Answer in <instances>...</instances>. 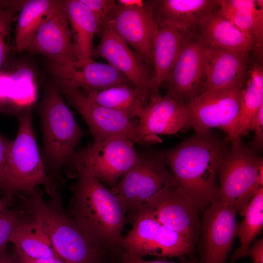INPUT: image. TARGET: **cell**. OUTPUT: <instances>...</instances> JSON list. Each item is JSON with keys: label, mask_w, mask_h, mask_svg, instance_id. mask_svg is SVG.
Returning a JSON list of instances; mask_svg holds the SVG:
<instances>
[{"label": "cell", "mask_w": 263, "mask_h": 263, "mask_svg": "<svg viewBox=\"0 0 263 263\" xmlns=\"http://www.w3.org/2000/svg\"><path fill=\"white\" fill-rule=\"evenodd\" d=\"M230 144L227 137L223 138L208 130L195 132L176 147L164 151L176 186L200 211L219 201L218 171Z\"/></svg>", "instance_id": "cell-1"}, {"label": "cell", "mask_w": 263, "mask_h": 263, "mask_svg": "<svg viewBox=\"0 0 263 263\" xmlns=\"http://www.w3.org/2000/svg\"><path fill=\"white\" fill-rule=\"evenodd\" d=\"M76 176L69 215L102 251L118 249L126 214L120 199L96 178L84 174Z\"/></svg>", "instance_id": "cell-2"}, {"label": "cell", "mask_w": 263, "mask_h": 263, "mask_svg": "<svg viewBox=\"0 0 263 263\" xmlns=\"http://www.w3.org/2000/svg\"><path fill=\"white\" fill-rule=\"evenodd\" d=\"M37 189L26 194L25 209L42 227L57 255L66 263H98L103 251L65 212L60 193L57 192L47 202Z\"/></svg>", "instance_id": "cell-3"}, {"label": "cell", "mask_w": 263, "mask_h": 263, "mask_svg": "<svg viewBox=\"0 0 263 263\" xmlns=\"http://www.w3.org/2000/svg\"><path fill=\"white\" fill-rule=\"evenodd\" d=\"M39 185L45 187L50 197L57 192L39 153L31 114L26 112L19 116L18 133L11 141L0 177V189L10 197L18 192L32 193Z\"/></svg>", "instance_id": "cell-4"}, {"label": "cell", "mask_w": 263, "mask_h": 263, "mask_svg": "<svg viewBox=\"0 0 263 263\" xmlns=\"http://www.w3.org/2000/svg\"><path fill=\"white\" fill-rule=\"evenodd\" d=\"M59 92L57 87L49 88L40 110L43 139L41 157L48 174L54 181L59 179L62 168L85 134Z\"/></svg>", "instance_id": "cell-5"}, {"label": "cell", "mask_w": 263, "mask_h": 263, "mask_svg": "<svg viewBox=\"0 0 263 263\" xmlns=\"http://www.w3.org/2000/svg\"><path fill=\"white\" fill-rule=\"evenodd\" d=\"M219 202L242 213L255 191L263 185V159L241 137L231 140L220 165Z\"/></svg>", "instance_id": "cell-6"}, {"label": "cell", "mask_w": 263, "mask_h": 263, "mask_svg": "<svg viewBox=\"0 0 263 263\" xmlns=\"http://www.w3.org/2000/svg\"><path fill=\"white\" fill-rule=\"evenodd\" d=\"M126 136H112L75 151L65 165L72 174H84L113 187L134 165L138 153Z\"/></svg>", "instance_id": "cell-7"}, {"label": "cell", "mask_w": 263, "mask_h": 263, "mask_svg": "<svg viewBox=\"0 0 263 263\" xmlns=\"http://www.w3.org/2000/svg\"><path fill=\"white\" fill-rule=\"evenodd\" d=\"M175 186L164 151L147 150L138 153L134 165L111 189L120 199L130 218L157 193Z\"/></svg>", "instance_id": "cell-8"}, {"label": "cell", "mask_w": 263, "mask_h": 263, "mask_svg": "<svg viewBox=\"0 0 263 263\" xmlns=\"http://www.w3.org/2000/svg\"><path fill=\"white\" fill-rule=\"evenodd\" d=\"M130 220L132 226L121 240L118 248L121 252L141 258L150 255L183 259L194 253V244L148 213L139 212Z\"/></svg>", "instance_id": "cell-9"}, {"label": "cell", "mask_w": 263, "mask_h": 263, "mask_svg": "<svg viewBox=\"0 0 263 263\" xmlns=\"http://www.w3.org/2000/svg\"><path fill=\"white\" fill-rule=\"evenodd\" d=\"M243 86L206 90L188 104L190 127L195 132L223 130L229 140L236 135Z\"/></svg>", "instance_id": "cell-10"}, {"label": "cell", "mask_w": 263, "mask_h": 263, "mask_svg": "<svg viewBox=\"0 0 263 263\" xmlns=\"http://www.w3.org/2000/svg\"><path fill=\"white\" fill-rule=\"evenodd\" d=\"M148 64L152 63V45L157 24L151 1L119 0L106 23Z\"/></svg>", "instance_id": "cell-11"}, {"label": "cell", "mask_w": 263, "mask_h": 263, "mask_svg": "<svg viewBox=\"0 0 263 263\" xmlns=\"http://www.w3.org/2000/svg\"><path fill=\"white\" fill-rule=\"evenodd\" d=\"M237 212L219 201L203 210L198 243L200 263H225L240 223Z\"/></svg>", "instance_id": "cell-12"}, {"label": "cell", "mask_w": 263, "mask_h": 263, "mask_svg": "<svg viewBox=\"0 0 263 263\" xmlns=\"http://www.w3.org/2000/svg\"><path fill=\"white\" fill-rule=\"evenodd\" d=\"M141 211L148 213L195 245L197 244L201 227L200 210L176 186L157 193L129 219Z\"/></svg>", "instance_id": "cell-13"}, {"label": "cell", "mask_w": 263, "mask_h": 263, "mask_svg": "<svg viewBox=\"0 0 263 263\" xmlns=\"http://www.w3.org/2000/svg\"><path fill=\"white\" fill-rule=\"evenodd\" d=\"M134 128V143L151 142L158 134L175 133L190 127L188 105L168 95L153 94L144 108Z\"/></svg>", "instance_id": "cell-14"}, {"label": "cell", "mask_w": 263, "mask_h": 263, "mask_svg": "<svg viewBox=\"0 0 263 263\" xmlns=\"http://www.w3.org/2000/svg\"><path fill=\"white\" fill-rule=\"evenodd\" d=\"M60 92L83 117L95 141L118 135L126 136L134 143L137 122L127 115L97 104L79 89L57 84Z\"/></svg>", "instance_id": "cell-15"}, {"label": "cell", "mask_w": 263, "mask_h": 263, "mask_svg": "<svg viewBox=\"0 0 263 263\" xmlns=\"http://www.w3.org/2000/svg\"><path fill=\"white\" fill-rule=\"evenodd\" d=\"M206 50L200 40L185 43L164 81L166 95L188 105L205 91Z\"/></svg>", "instance_id": "cell-16"}, {"label": "cell", "mask_w": 263, "mask_h": 263, "mask_svg": "<svg viewBox=\"0 0 263 263\" xmlns=\"http://www.w3.org/2000/svg\"><path fill=\"white\" fill-rule=\"evenodd\" d=\"M101 39L94 55L97 54L121 73L149 100L153 94L152 73L147 63L121 39L107 23L101 26Z\"/></svg>", "instance_id": "cell-17"}, {"label": "cell", "mask_w": 263, "mask_h": 263, "mask_svg": "<svg viewBox=\"0 0 263 263\" xmlns=\"http://www.w3.org/2000/svg\"><path fill=\"white\" fill-rule=\"evenodd\" d=\"M69 24L59 1L41 22L28 49L47 56L56 63L76 65L78 58Z\"/></svg>", "instance_id": "cell-18"}, {"label": "cell", "mask_w": 263, "mask_h": 263, "mask_svg": "<svg viewBox=\"0 0 263 263\" xmlns=\"http://www.w3.org/2000/svg\"><path fill=\"white\" fill-rule=\"evenodd\" d=\"M51 68L56 77L57 84L81 88L86 93L101 91L118 85L134 87L121 73L109 64L93 60L76 66L52 62Z\"/></svg>", "instance_id": "cell-19"}, {"label": "cell", "mask_w": 263, "mask_h": 263, "mask_svg": "<svg viewBox=\"0 0 263 263\" xmlns=\"http://www.w3.org/2000/svg\"><path fill=\"white\" fill-rule=\"evenodd\" d=\"M219 5V0H211L151 1L156 23L172 26L186 35L196 26L201 25Z\"/></svg>", "instance_id": "cell-20"}, {"label": "cell", "mask_w": 263, "mask_h": 263, "mask_svg": "<svg viewBox=\"0 0 263 263\" xmlns=\"http://www.w3.org/2000/svg\"><path fill=\"white\" fill-rule=\"evenodd\" d=\"M246 55L239 52L206 46L205 91L243 86Z\"/></svg>", "instance_id": "cell-21"}, {"label": "cell", "mask_w": 263, "mask_h": 263, "mask_svg": "<svg viewBox=\"0 0 263 263\" xmlns=\"http://www.w3.org/2000/svg\"><path fill=\"white\" fill-rule=\"evenodd\" d=\"M156 24L152 45L153 94H159L160 87L188 41L186 35L176 27L158 23Z\"/></svg>", "instance_id": "cell-22"}, {"label": "cell", "mask_w": 263, "mask_h": 263, "mask_svg": "<svg viewBox=\"0 0 263 263\" xmlns=\"http://www.w3.org/2000/svg\"><path fill=\"white\" fill-rule=\"evenodd\" d=\"M59 5L75 36L74 43L78 58L76 66H80L93 61L94 38L101 28L98 19L80 0H60Z\"/></svg>", "instance_id": "cell-23"}, {"label": "cell", "mask_w": 263, "mask_h": 263, "mask_svg": "<svg viewBox=\"0 0 263 263\" xmlns=\"http://www.w3.org/2000/svg\"><path fill=\"white\" fill-rule=\"evenodd\" d=\"M200 40L207 47L221 48L246 54L252 39L218 12H213L201 24Z\"/></svg>", "instance_id": "cell-24"}, {"label": "cell", "mask_w": 263, "mask_h": 263, "mask_svg": "<svg viewBox=\"0 0 263 263\" xmlns=\"http://www.w3.org/2000/svg\"><path fill=\"white\" fill-rule=\"evenodd\" d=\"M85 94L97 104L122 113L132 119L138 118L149 101L138 88L127 85Z\"/></svg>", "instance_id": "cell-25"}, {"label": "cell", "mask_w": 263, "mask_h": 263, "mask_svg": "<svg viewBox=\"0 0 263 263\" xmlns=\"http://www.w3.org/2000/svg\"><path fill=\"white\" fill-rule=\"evenodd\" d=\"M29 218H22L10 239L15 251L33 259L60 258L40 224Z\"/></svg>", "instance_id": "cell-26"}, {"label": "cell", "mask_w": 263, "mask_h": 263, "mask_svg": "<svg viewBox=\"0 0 263 263\" xmlns=\"http://www.w3.org/2000/svg\"><path fill=\"white\" fill-rule=\"evenodd\" d=\"M57 0H30L20 4L17 23L14 49H28L33 37L45 17L58 4Z\"/></svg>", "instance_id": "cell-27"}, {"label": "cell", "mask_w": 263, "mask_h": 263, "mask_svg": "<svg viewBox=\"0 0 263 263\" xmlns=\"http://www.w3.org/2000/svg\"><path fill=\"white\" fill-rule=\"evenodd\" d=\"M263 105V71L255 65L250 71L246 86L241 94V106L236 135L241 137L250 130L251 122L259 109Z\"/></svg>", "instance_id": "cell-28"}, {"label": "cell", "mask_w": 263, "mask_h": 263, "mask_svg": "<svg viewBox=\"0 0 263 263\" xmlns=\"http://www.w3.org/2000/svg\"><path fill=\"white\" fill-rule=\"evenodd\" d=\"M244 219L238 232L241 245L230 256L235 262L246 256L248 249L263 226V187L259 188L241 214Z\"/></svg>", "instance_id": "cell-29"}, {"label": "cell", "mask_w": 263, "mask_h": 263, "mask_svg": "<svg viewBox=\"0 0 263 263\" xmlns=\"http://www.w3.org/2000/svg\"><path fill=\"white\" fill-rule=\"evenodd\" d=\"M218 13L231 21L252 40L257 53L262 56L263 13H253L236 11L219 0Z\"/></svg>", "instance_id": "cell-30"}, {"label": "cell", "mask_w": 263, "mask_h": 263, "mask_svg": "<svg viewBox=\"0 0 263 263\" xmlns=\"http://www.w3.org/2000/svg\"><path fill=\"white\" fill-rule=\"evenodd\" d=\"M17 9L15 1L0 0V70L10 50L9 38Z\"/></svg>", "instance_id": "cell-31"}, {"label": "cell", "mask_w": 263, "mask_h": 263, "mask_svg": "<svg viewBox=\"0 0 263 263\" xmlns=\"http://www.w3.org/2000/svg\"><path fill=\"white\" fill-rule=\"evenodd\" d=\"M22 218L19 213L8 209L0 215V252L6 248Z\"/></svg>", "instance_id": "cell-32"}, {"label": "cell", "mask_w": 263, "mask_h": 263, "mask_svg": "<svg viewBox=\"0 0 263 263\" xmlns=\"http://www.w3.org/2000/svg\"><path fill=\"white\" fill-rule=\"evenodd\" d=\"M95 15L101 26L107 22L116 5L114 0H80Z\"/></svg>", "instance_id": "cell-33"}, {"label": "cell", "mask_w": 263, "mask_h": 263, "mask_svg": "<svg viewBox=\"0 0 263 263\" xmlns=\"http://www.w3.org/2000/svg\"><path fill=\"white\" fill-rule=\"evenodd\" d=\"M250 130L255 132L250 147L257 152L263 150V105L261 107L252 119Z\"/></svg>", "instance_id": "cell-34"}, {"label": "cell", "mask_w": 263, "mask_h": 263, "mask_svg": "<svg viewBox=\"0 0 263 263\" xmlns=\"http://www.w3.org/2000/svg\"><path fill=\"white\" fill-rule=\"evenodd\" d=\"M225 5L236 11L253 13H263V0H221Z\"/></svg>", "instance_id": "cell-35"}, {"label": "cell", "mask_w": 263, "mask_h": 263, "mask_svg": "<svg viewBox=\"0 0 263 263\" xmlns=\"http://www.w3.org/2000/svg\"><path fill=\"white\" fill-rule=\"evenodd\" d=\"M121 263H170L165 261H147L143 258L134 257L126 253L121 252ZM179 263H200L199 259L193 258L189 260H186Z\"/></svg>", "instance_id": "cell-36"}, {"label": "cell", "mask_w": 263, "mask_h": 263, "mask_svg": "<svg viewBox=\"0 0 263 263\" xmlns=\"http://www.w3.org/2000/svg\"><path fill=\"white\" fill-rule=\"evenodd\" d=\"M246 256H249L252 263H263V239L255 241L253 245L247 250Z\"/></svg>", "instance_id": "cell-37"}, {"label": "cell", "mask_w": 263, "mask_h": 263, "mask_svg": "<svg viewBox=\"0 0 263 263\" xmlns=\"http://www.w3.org/2000/svg\"><path fill=\"white\" fill-rule=\"evenodd\" d=\"M15 256L19 263H66L64 260L58 257L33 259L28 257L16 251Z\"/></svg>", "instance_id": "cell-38"}, {"label": "cell", "mask_w": 263, "mask_h": 263, "mask_svg": "<svg viewBox=\"0 0 263 263\" xmlns=\"http://www.w3.org/2000/svg\"><path fill=\"white\" fill-rule=\"evenodd\" d=\"M11 141L0 134V177L5 167Z\"/></svg>", "instance_id": "cell-39"}, {"label": "cell", "mask_w": 263, "mask_h": 263, "mask_svg": "<svg viewBox=\"0 0 263 263\" xmlns=\"http://www.w3.org/2000/svg\"><path fill=\"white\" fill-rule=\"evenodd\" d=\"M0 263H19L15 255L12 256L9 254L6 248L0 252Z\"/></svg>", "instance_id": "cell-40"}, {"label": "cell", "mask_w": 263, "mask_h": 263, "mask_svg": "<svg viewBox=\"0 0 263 263\" xmlns=\"http://www.w3.org/2000/svg\"><path fill=\"white\" fill-rule=\"evenodd\" d=\"M9 198L8 197L4 198L0 197V215L8 210Z\"/></svg>", "instance_id": "cell-41"}, {"label": "cell", "mask_w": 263, "mask_h": 263, "mask_svg": "<svg viewBox=\"0 0 263 263\" xmlns=\"http://www.w3.org/2000/svg\"><path fill=\"white\" fill-rule=\"evenodd\" d=\"M229 263H234V262L230 261V262Z\"/></svg>", "instance_id": "cell-42"}]
</instances>
